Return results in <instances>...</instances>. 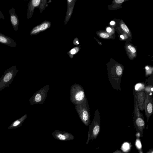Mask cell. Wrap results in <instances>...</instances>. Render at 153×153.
<instances>
[{
  "instance_id": "obj_1",
  "label": "cell",
  "mask_w": 153,
  "mask_h": 153,
  "mask_svg": "<svg viewBox=\"0 0 153 153\" xmlns=\"http://www.w3.org/2000/svg\"><path fill=\"white\" fill-rule=\"evenodd\" d=\"M123 69L120 65L117 64L114 68L108 69V75L109 80L113 88L115 90H121L120 83L123 75Z\"/></svg>"
},
{
  "instance_id": "obj_2",
  "label": "cell",
  "mask_w": 153,
  "mask_h": 153,
  "mask_svg": "<svg viewBox=\"0 0 153 153\" xmlns=\"http://www.w3.org/2000/svg\"><path fill=\"white\" fill-rule=\"evenodd\" d=\"M100 116L99 109L95 111L94 117L92 123L89 126V130L88 133V138L86 144H88L89 141L92 142L96 139L99 134L100 131Z\"/></svg>"
},
{
  "instance_id": "obj_3",
  "label": "cell",
  "mask_w": 153,
  "mask_h": 153,
  "mask_svg": "<svg viewBox=\"0 0 153 153\" xmlns=\"http://www.w3.org/2000/svg\"><path fill=\"white\" fill-rule=\"evenodd\" d=\"M134 94V110L133 117L134 126L136 131L142 137L143 130L145 128V123L143 114L140 113L137 105V97L135 93Z\"/></svg>"
},
{
  "instance_id": "obj_4",
  "label": "cell",
  "mask_w": 153,
  "mask_h": 153,
  "mask_svg": "<svg viewBox=\"0 0 153 153\" xmlns=\"http://www.w3.org/2000/svg\"><path fill=\"white\" fill-rule=\"evenodd\" d=\"M75 109L83 123L86 126L90 122V106L87 98L81 103L75 105Z\"/></svg>"
},
{
  "instance_id": "obj_5",
  "label": "cell",
  "mask_w": 153,
  "mask_h": 153,
  "mask_svg": "<svg viewBox=\"0 0 153 153\" xmlns=\"http://www.w3.org/2000/svg\"><path fill=\"white\" fill-rule=\"evenodd\" d=\"M70 93V100L75 105L81 103L86 98L83 88L79 84L72 85Z\"/></svg>"
},
{
  "instance_id": "obj_6",
  "label": "cell",
  "mask_w": 153,
  "mask_h": 153,
  "mask_svg": "<svg viewBox=\"0 0 153 153\" xmlns=\"http://www.w3.org/2000/svg\"><path fill=\"white\" fill-rule=\"evenodd\" d=\"M19 71L15 65L7 69L0 79V91L8 87Z\"/></svg>"
},
{
  "instance_id": "obj_7",
  "label": "cell",
  "mask_w": 153,
  "mask_h": 153,
  "mask_svg": "<svg viewBox=\"0 0 153 153\" xmlns=\"http://www.w3.org/2000/svg\"><path fill=\"white\" fill-rule=\"evenodd\" d=\"M50 89V85H46L35 93L29 100L30 105L42 104L45 102Z\"/></svg>"
},
{
  "instance_id": "obj_8",
  "label": "cell",
  "mask_w": 153,
  "mask_h": 153,
  "mask_svg": "<svg viewBox=\"0 0 153 153\" xmlns=\"http://www.w3.org/2000/svg\"><path fill=\"white\" fill-rule=\"evenodd\" d=\"M52 135L55 139L61 141L71 140L74 138V136L71 133L56 129L53 131Z\"/></svg>"
},
{
  "instance_id": "obj_9",
  "label": "cell",
  "mask_w": 153,
  "mask_h": 153,
  "mask_svg": "<svg viewBox=\"0 0 153 153\" xmlns=\"http://www.w3.org/2000/svg\"><path fill=\"white\" fill-rule=\"evenodd\" d=\"M144 86L141 85L138 90H136L137 100L138 107L140 110L143 111L144 109V103L146 94L144 89Z\"/></svg>"
},
{
  "instance_id": "obj_10",
  "label": "cell",
  "mask_w": 153,
  "mask_h": 153,
  "mask_svg": "<svg viewBox=\"0 0 153 153\" xmlns=\"http://www.w3.org/2000/svg\"><path fill=\"white\" fill-rule=\"evenodd\" d=\"M146 97L144 103V109L147 120L148 122L153 113V100L152 97L148 94L145 93Z\"/></svg>"
},
{
  "instance_id": "obj_11",
  "label": "cell",
  "mask_w": 153,
  "mask_h": 153,
  "mask_svg": "<svg viewBox=\"0 0 153 153\" xmlns=\"http://www.w3.org/2000/svg\"><path fill=\"white\" fill-rule=\"evenodd\" d=\"M8 13L10 16V22L13 28L15 31H17L19 25V21L14 7H12L9 10Z\"/></svg>"
},
{
  "instance_id": "obj_12",
  "label": "cell",
  "mask_w": 153,
  "mask_h": 153,
  "mask_svg": "<svg viewBox=\"0 0 153 153\" xmlns=\"http://www.w3.org/2000/svg\"><path fill=\"white\" fill-rule=\"evenodd\" d=\"M0 43L12 47H16L17 44L12 38L6 36L0 32Z\"/></svg>"
},
{
  "instance_id": "obj_13",
  "label": "cell",
  "mask_w": 153,
  "mask_h": 153,
  "mask_svg": "<svg viewBox=\"0 0 153 153\" xmlns=\"http://www.w3.org/2000/svg\"><path fill=\"white\" fill-rule=\"evenodd\" d=\"M27 114H25L21 118L13 121L7 128L8 129H12L19 128L22 125L23 123L27 118Z\"/></svg>"
},
{
  "instance_id": "obj_14",
  "label": "cell",
  "mask_w": 153,
  "mask_h": 153,
  "mask_svg": "<svg viewBox=\"0 0 153 153\" xmlns=\"http://www.w3.org/2000/svg\"><path fill=\"white\" fill-rule=\"evenodd\" d=\"M48 24L47 23H43L39 26H37L34 28L30 31V34L33 35L41 31L47 29L48 27Z\"/></svg>"
},
{
  "instance_id": "obj_15",
  "label": "cell",
  "mask_w": 153,
  "mask_h": 153,
  "mask_svg": "<svg viewBox=\"0 0 153 153\" xmlns=\"http://www.w3.org/2000/svg\"><path fill=\"white\" fill-rule=\"evenodd\" d=\"M135 146L139 153H143L142 149V145L139 139L137 138L135 142Z\"/></svg>"
},
{
  "instance_id": "obj_16",
  "label": "cell",
  "mask_w": 153,
  "mask_h": 153,
  "mask_svg": "<svg viewBox=\"0 0 153 153\" xmlns=\"http://www.w3.org/2000/svg\"><path fill=\"white\" fill-rule=\"evenodd\" d=\"M121 28L127 33L129 32V30L126 25L124 24H121L120 25Z\"/></svg>"
},
{
  "instance_id": "obj_17",
  "label": "cell",
  "mask_w": 153,
  "mask_h": 153,
  "mask_svg": "<svg viewBox=\"0 0 153 153\" xmlns=\"http://www.w3.org/2000/svg\"><path fill=\"white\" fill-rule=\"evenodd\" d=\"M100 35L101 37L103 38H107L109 36L108 34L105 32L101 33L100 34Z\"/></svg>"
},
{
  "instance_id": "obj_18",
  "label": "cell",
  "mask_w": 153,
  "mask_h": 153,
  "mask_svg": "<svg viewBox=\"0 0 153 153\" xmlns=\"http://www.w3.org/2000/svg\"><path fill=\"white\" fill-rule=\"evenodd\" d=\"M128 48L132 53H135L136 52V50L135 48L131 45H128Z\"/></svg>"
},
{
  "instance_id": "obj_19",
  "label": "cell",
  "mask_w": 153,
  "mask_h": 153,
  "mask_svg": "<svg viewBox=\"0 0 153 153\" xmlns=\"http://www.w3.org/2000/svg\"><path fill=\"white\" fill-rule=\"evenodd\" d=\"M5 17L0 10V19H2L3 20H5Z\"/></svg>"
},
{
  "instance_id": "obj_20",
  "label": "cell",
  "mask_w": 153,
  "mask_h": 153,
  "mask_svg": "<svg viewBox=\"0 0 153 153\" xmlns=\"http://www.w3.org/2000/svg\"><path fill=\"white\" fill-rule=\"evenodd\" d=\"M111 153H125L120 149H117L115 152Z\"/></svg>"
},
{
  "instance_id": "obj_21",
  "label": "cell",
  "mask_w": 153,
  "mask_h": 153,
  "mask_svg": "<svg viewBox=\"0 0 153 153\" xmlns=\"http://www.w3.org/2000/svg\"><path fill=\"white\" fill-rule=\"evenodd\" d=\"M115 2L118 4L121 3L124 1V0H115Z\"/></svg>"
},
{
  "instance_id": "obj_22",
  "label": "cell",
  "mask_w": 153,
  "mask_h": 153,
  "mask_svg": "<svg viewBox=\"0 0 153 153\" xmlns=\"http://www.w3.org/2000/svg\"><path fill=\"white\" fill-rule=\"evenodd\" d=\"M76 53V50L75 48H73L71 51V54L73 55Z\"/></svg>"
},
{
  "instance_id": "obj_23",
  "label": "cell",
  "mask_w": 153,
  "mask_h": 153,
  "mask_svg": "<svg viewBox=\"0 0 153 153\" xmlns=\"http://www.w3.org/2000/svg\"><path fill=\"white\" fill-rule=\"evenodd\" d=\"M146 153H153V149H149Z\"/></svg>"
},
{
  "instance_id": "obj_24",
  "label": "cell",
  "mask_w": 153,
  "mask_h": 153,
  "mask_svg": "<svg viewBox=\"0 0 153 153\" xmlns=\"http://www.w3.org/2000/svg\"><path fill=\"white\" fill-rule=\"evenodd\" d=\"M106 30H107V32H108L109 33V32H111V28H110L109 27H108L107 28Z\"/></svg>"
},
{
  "instance_id": "obj_25",
  "label": "cell",
  "mask_w": 153,
  "mask_h": 153,
  "mask_svg": "<svg viewBox=\"0 0 153 153\" xmlns=\"http://www.w3.org/2000/svg\"><path fill=\"white\" fill-rule=\"evenodd\" d=\"M115 23V22L114 21H111L110 22V24L111 25H114Z\"/></svg>"
},
{
  "instance_id": "obj_26",
  "label": "cell",
  "mask_w": 153,
  "mask_h": 153,
  "mask_svg": "<svg viewBox=\"0 0 153 153\" xmlns=\"http://www.w3.org/2000/svg\"><path fill=\"white\" fill-rule=\"evenodd\" d=\"M120 38H122V39H124V36H123V35H121L120 36Z\"/></svg>"
},
{
  "instance_id": "obj_27",
  "label": "cell",
  "mask_w": 153,
  "mask_h": 153,
  "mask_svg": "<svg viewBox=\"0 0 153 153\" xmlns=\"http://www.w3.org/2000/svg\"><path fill=\"white\" fill-rule=\"evenodd\" d=\"M68 1H70V2L71 1H71H72V0H68Z\"/></svg>"
},
{
  "instance_id": "obj_28",
  "label": "cell",
  "mask_w": 153,
  "mask_h": 153,
  "mask_svg": "<svg viewBox=\"0 0 153 153\" xmlns=\"http://www.w3.org/2000/svg\"></svg>"
}]
</instances>
